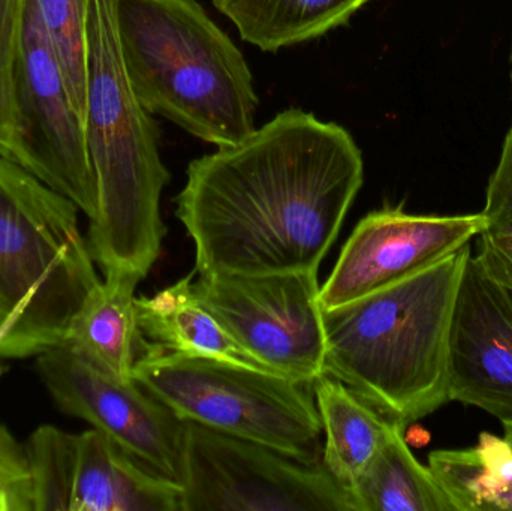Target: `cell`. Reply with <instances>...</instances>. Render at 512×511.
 <instances>
[{"label":"cell","mask_w":512,"mask_h":511,"mask_svg":"<svg viewBox=\"0 0 512 511\" xmlns=\"http://www.w3.org/2000/svg\"><path fill=\"white\" fill-rule=\"evenodd\" d=\"M137 278L104 276L84 297L60 345L102 371L134 380L135 365L149 350L137 317Z\"/></svg>","instance_id":"14"},{"label":"cell","mask_w":512,"mask_h":511,"mask_svg":"<svg viewBox=\"0 0 512 511\" xmlns=\"http://www.w3.org/2000/svg\"><path fill=\"white\" fill-rule=\"evenodd\" d=\"M483 215L486 228L480 236L478 254L490 266L512 278V125L487 188Z\"/></svg>","instance_id":"22"},{"label":"cell","mask_w":512,"mask_h":511,"mask_svg":"<svg viewBox=\"0 0 512 511\" xmlns=\"http://www.w3.org/2000/svg\"><path fill=\"white\" fill-rule=\"evenodd\" d=\"M90 0H35L56 51L72 104L84 122L87 92V18Z\"/></svg>","instance_id":"21"},{"label":"cell","mask_w":512,"mask_h":511,"mask_svg":"<svg viewBox=\"0 0 512 511\" xmlns=\"http://www.w3.org/2000/svg\"><path fill=\"white\" fill-rule=\"evenodd\" d=\"M69 511H182V486L92 428L78 434Z\"/></svg>","instance_id":"13"},{"label":"cell","mask_w":512,"mask_h":511,"mask_svg":"<svg viewBox=\"0 0 512 511\" xmlns=\"http://www.w3.org/2000/svg\"><path fill=\"white\" fill-rule=\"evenodd\" d=\"M132 378L185 422L270 447L303 464H321L322 426L312 386L153 344Z\"/></svg>","instance_id":"6"},{"label":"cell","mask_w":512,"mask_h":511,"mask_svg":"<svg viewBox=\"0 0 512 511\" xmlns=\"http://www.w3.org/2000/svg\"><path fill=\"white\" fill-rule=\"evenodd\" d=\"M201 305L261 365L312 386L325 374L318 272L198 275Z\"/></svg>","instance_id":"7"},{"label":"cell","mask_w":512,"mask_h":511,"mask_svg":"<svg viewBox=\"0 0 512 511\" xmlns=\"http://www.w3.org/2000/svg\"><path fill=\"white\" fill-rule=\"evenodd\" d=\"M71 200L0 155V359L62 344L99 282Z\"/></svg>","instance_id":"5"},{"label":"cell","mask_w":512,"mask_h":511,"mask_svg":"<svg viewBox=\"0 0 512 511\" xmlns=\"http://www.w3.org/2000/svg\"><path fill=\"white\" fill-rule=\"evenodd\" d=\"M429 468L456 511H512V447L483 432L468 449L436 450Z\"/></svg>","instance_id":"19"},{"label":"cell","mask_w":512,"mask_h":511,"mask_svg":"<svg viewBox=\"0 0 512 511\" xmlns=\"http://www.w3.org/2000/svg\"><path fill=\"white\" fill-rule=\"evenodd\" d=\"M0 511H36L26 444L0 423Z\"/></svg>","instance_id":"23"},{"label":"cell","mask_w":512,"mask_h":511,"mask_svg":"<svg viewBox=\"0 0 512 511\" xmlns=\"http://www.w3.org/2000/svg\"><path fill=\"white\" fill-rule=\"evenodd\" d=\"M0 155L11 159L33 174V162L27 150L20 111L15 99L12 69L0 71Z\"/></svg>","instance_id":"24"},{"label":"cell","mask_w":512,"mask_h":511,"mask_svg":"<svg viewBox=\"0 0 512 511\" xmlns=\"http://www.w3.org/2000/svg\"><path fill=\"white\" fill-rule=\"evenodd\" d=\"M486 228L483 212L412 215L384 207L358 222L333 272L321 285L322 309L357 302L465 248Z\"/></svg>","instance_id":"11"},{"label":"cell","mask_w":512,"mask_h":511,"mask_svg":"<svg viewBox=\"0 0 512 511\" xmlns=\"http://www.w3.org/2000/svg\"><path fill=\"white\" fill-rule=\"evenodd\" d=\"M312 389L324 434L321 464L348 492L399 425L330 375Z\"/></svg>","instance_id":"16"},{"label":"cell","mask_w":512,"mask_h":511,"mask_svg":"<svg viewBox=\"0 0 512 511\" xmlns=\"http://www.w3.org/2000/svg\"><path fill=\"white\" fill-rule=\"evenodd\" d=\"M504 429H505L504 438H505V440L508 441V443L511 444V447H512V426H508V428H504Z\"/></svg>","instance_id":"26"},{"label":"cell","mask_w":512,"mask_h":511,"mask_svg":"<svg viewBox=\"0 0 512 511\" xmlns=\"http://www.w3.org/2000/svg\"><path fill=\"white\" fill-rule=\"evenodd\" d=\"M35 488L36 511L71 510L77 470L78 435L41 426L26 443Z\"/></svg>","instance_id":"20"},{"label":"cell","mask_w":512,"mask_h":511,"mask_svg":"<svg viewBox=\"0 0 512 511\" xmlns=\"http://www.w3.org/2000/svg\"><path fill=\"white\" fill-rule=\"evenodd\" d=\"M363 182V153L343 126L282 111L189 164L176 215L195 272H318Z\"/></svg>","instance_id":"1"},{"label":"cell","mask_w":512,"mask_h":511,"mask_svg":"<svg viewBox=\"0 0 512 511\" xmlns=\"http://www.w3.org/2000/svg\"><path fill=\"white\" fill-rule=\"evenodd\" d=\"M370 0H213L240 36L262 51L321 38L345 26Z\"/></svg>","instance_id":"17"},{"label":"cell","mask_w":512,"mask_h":511,"mask_svg":"<svg viewBox=\"0 0 512 511\" xmlns=\"http://www.w3.org/2000/svg\"><path fill=\"white\" fill-rule=\"evenodd\" d=\"M397 426L348 489L352 511H456L444 489L409 449Z\"/></svg>","instance_id":"18"},{"label":"cell","mask_w":512,"mask_h":511,"mask_svg":"<svg viewBox=\"0 0 512 511\" xmlns=\"http://www.w3.org/2000/svg\"><path fill=\"white\" fill-rule=\"evenodd\" d=\"M451 401L512 426V282L480 254L466 261L448 344Z\"/></svg>","instance_id":"12"},{"label":"cell","mask_w":512,"mask_h":511,"mask_svg":"<svg viewBox=\"0 0 512 511\" xmlns=\"http://www.w3.org/2000/svg\"><path fill=\"white\" fill-rule=\"evenodd\" d=\"M36 369L63 413L89 423L146 467L182 486L186 422L134 380H122L65 345L36 357Z\"/></svg>","instance_id":"9"},{"label":"cell","mask_w":512,"mask_h":511,"mask_svg":"<svg viewBox=\"0 0 512 511\" xmlns=\"http://www.w3.org/2000/svg\"><path fill=\"white\" fill-rule=\"evenodd\" d=\"M84 128L96 186L90 254L104 276L143 281L167 234L161 197L170 173L159 152L158 126L123 66L114 0L89 3Z\"/></svg>","instance_id":"3"},{"label":"cell","mask_w":512,"mask_h":511,"mask_svg":"<svg viewBox=\"0 0 512 511\" xmlns=\"http://www.w3.org/2000/svg\"><path fill=\"white\" fill-rule=\"evenodd\" d=\"M487 264H489V263H487ZM489 266H490V264H489ZM493 269H495V267H493ZM495 270H496V269H495ZM498 272H499V270H498ZM499 273H501V272H499ZM501 275H504V273H501ZM504 276H505V278L510 279V281L512 282V278H511V276H507V275H504Z\"/></svg>","instance_id":"27"},{"label":"cell","mask_w":512,"mask_h":511,"mask_svg":"<svg viewBox=\"0 0 512 511\" xmlns=\"http://www.w3.org/2000/svg\"><path fill=\"white\" fill-rule=\"evenodd\" d=\"M26 0H0V71H11L20 45Z\"/></svg>","instance_id":"25"},{"label":"cell","mask_w":512,"mask_h":511,"mask_svg":"<svg viewBox=\"0 0 512 511\" xmlns=\"http://www.w3.org/2000/svg\"><path fill=\"white\" fill-rule=\"evenodd\" d=\"M471 246L357 302L324 311L325 375L402 428L451 402L448 344Z\"/></svg>","instance_id":"2"},{"label":"cell","mask_w":512,"mask_h":511,"mask_svg":"<svg viewBox=\"0 0 512 511\" xmlns=\"http://www.w3.org/2000/svg\"><path fill=\"white\" fill-rule=\"evenodd\" d=\"M182 511H352L324 465L186 422Z\"/></svg>","instance_id":"8"},{"label":"cell","mask_w":512,"mask_h":511,"mask_svg":"<svg viewBox=\"0 0 512 511\" xmlns=\"http://www.w3.org/2000/svg\"><path fill=\"white\" fill-rule=\"evenodd\" d=\"M12 77L33 174L92 218L96 186L86 128L72 104L35 0H26Z\"/></svg>","instance_id":"10"},{"label":"cell","mask_w":512,"mask_h":511,"mask_svg":"<svg viewBox=\"0 0 512 511\" xmlns=\"http://www.w3.org/2000/svg\"><path fill=\"white\" fill-rule=\"evenodd\" d=\"M195 275L194 270L152 297H137L138 324L144 338L171 353L207 357L271 372L201 305L195 293Z\"/></svg>","instance_id":"15"},{"label":"cell","mask_w":512,"mask_h":511,"mask_svg":"<svg viewBox=\"0 0 512 511\" xmlns=\"http://www.w3.org/2000/svg\"><path fill=\"white\" fill-rule=\"evenodd\" d=\"M123 66L144 110L233 146L255 131L252 72L197 0H114Z\"/></svg>","instance_id":"4"}]
</instances>
